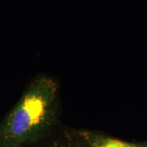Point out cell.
Listing matches in <instances>:
<instances>
[{
    "mask_svg": "<svg viewBox=\"0 0 147 147\" xmlns=\"http://www.w3.org/2000/svg\"><path fill=\"white\" fill-rule=\"evenodd\" d=\"M59 92L51 76L34 77L0 122V147H27L48 136L57 116Z\"/></svg>",
    "mask_w": 147,
    "mask_h": 147,
    "instance_id": "cell-1",
    "label": "cell"
},
{
    "mask_svg": "<svg viewBox=\"0 0 147 147\" xmlns=\"http://www.w3.org/2000/svg\"><path fill=\"white\" fill-rule=\"evenodd\" d=\"M86 144L91 147H136L135 145L113 138H103L95 136L88 132H80Z\"/></svg>",
    "mask_w": 147,
    "mask_h": 147,
    "instance_id": "cell-2",
    "label": "cell"
},
{
    "mask_svg": "<svg viewBox=\"0 0 147 147\" xmlns=\"http://www.w3.org/2000/svg\"><path fill=\"white\" fill-rule=\"evenodd\" d=\"M48 136L40 140L39 142L35 143L27 147H66L61 145L59 143L55 141H50L48 140Z\"/></svg>",
    "mask_w": 147,
    "mask_h": 147,
    "instance_id": "cell-3",
    "label": "cell"
}]
</instances>
